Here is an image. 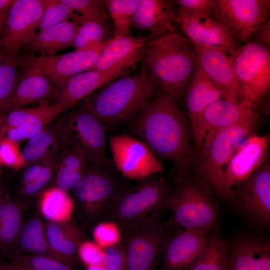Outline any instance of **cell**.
<instances>
[{
	"instance_id": "1",
	"label": "cell",
	"mask_w": 270,
	"mask_h": 270,
	"mask_svg": "<svg viewBox=\"0 0 270 270\" xmlns=\"http://www.w3.org/2000/svg\"><path fill=\"white\" fill-rule=\"evenodd\" d=\"M177 102L160 92L128 124L126 133L144 142L159 160L172 162L176 180L190 176L195 157L190 123Z\"/></svg>"
},
{
	"instance_id": "2",
	"label": "cell",
	"mask_w": 270,
	"mask_h": 270,
	"mask_svg": "<svg viewBox=\"0 0 270 270\" xmlns=\"http://www.w3.org/2000/svg\"><path fill=\"white\" fill-rule=\"evenodd\" d=\"M162 91L154 77L142 68L134 76L109 82L78 104L89 110L108 130L128 124Z\"/></svg>"
},
{
	"instance_id": "3",
	"label": "cell",
	"mask_w": 270,
	"mask_h": 270,
	"mask_svg": "<svg viewBox=\"0 0 270 270\" xmlns=\"http://www.w3.org/2000/svg\"><path fill=\"white\" fill-rule=\"evenodd\" d=\"M142 68L152 75L162 90L178 102L198 66L193 42L176 32L145 42Z\"/></svg>"
},
{
	"instance_id": "4",
	"label": "cell",
	"mask_w": 270,
	"mask_h": 270,
	"mask_svg": "<svg viewBox=\"0 0 270 270\" xmlns=\"http://www.w3.org/2000/svg\"><path fill=\"white\" fill-rule=\"evenodd\" d=\"M262 120L259 112L217 131L195 152L193 178L210 194L228 199L224 171L236 146L255 134Z\"/></svg>"
},
{
	"instance_id": "5",
	"label": "cell",
	"mask_w": 270,
	"mask_h": 270,
	"mask_svg": "<svg viewBox=\"0 0 270 270\" xmlns=\"http://www.w3.org/2000/svg\"><path fill=\"white\" fill-rule=\"evenodd\" d=\"M170 188L164 177L156 174L129 186L113 207L109 218L118 226L122 235L158 221L166 208Z\"/></svg>"
},
{
	"instance_id": "6",
	"label": "cell",
	"mask_w": 270,
	"mask_h": 270,
	"mask_svg": "<svg viewBox=\"0 0 270 270\" xmlns=\"http://www.w3.org/2000/svg\"><path fill=\"white\" fill-rule=\"evenodd\" d=\"M68 110L54 123L62 147L76 144L86 152L90 162L114 167L107 153V130L104 124L89 110L79 104Z\"/></svg>"
},
{
	"instance_id": "7",
	"label": "cell",
	"mask_w": 270,
	"mask_h": 270,
	"mask_svg": "<svg viewBox=\"0 0 270 270\" xmlns=\"http://www.w3.org/2000/svg\"><path fill=\"white\" fill-rule=\"evenodd\" d=\"M114 167L89 162L86 172L72 190L74 198L90 218H109L118 200L130 185Z\"/></svg>"
},
{
	"instance_id": "8",
	"label": "cell",
	"mask_w": 270,
	"mask_h": 270,
	"mask_svg": "<svg viewBox=\"0 0 270 270\" xmlns=\"http://www.w3.org/2000/svg\"><path fill=\"white\" fill-rule=\"evenodd\" d=\"M176 180V187L170 190L166 203L174 222L184 229L211 230L218 219L212 194L190 176Z\"/></svg>"
},
{
	"instance_id": "9",
	"label": "cell",
	"mask_w": 270,
	"mask_h": 270,
	"mask_svg": "<svg viewBox=\"0 0 270 270\" xmlns=\"http://www.w3.org/2000/svg\"><path fill=\"white\" fill-rule=\"evenodd\" d=\"M237 82V98L256 106L270 89V46L247 40L230 54Z\"/></svg>"
},
{
	"instance_id": "10",
	"label": "cell",
	"mask_w": 270,
	"mask_h": 270,
	"mask_svg": "<svg viewBox=\"0 0 270 270\" xmlns=\"http://www.w3.org/2000/svg\"><path fill=\"white\" fill-rule=\"evenodd\" d=\"M108 140L114 166L125 178L138 181L165 172L160 160L140 140L124 133Z\"/></svg>"
},
{
	"instance_id": "11",
	"label": "cell",
	"mask_w": 270,
	"mask_h": 270,
	"mask_svg": "<svg viewBox=\"0 0 270 270\" xmlns=\"http://www.w3.org/2000/svg\"><path fill=\"white\" fill-rule=\"evenodd\" d=\"M270 0H216L209 16L238 41L245 42L270 20Z\"/></svg>"
},
{
	"instance_id": "12",
	"label": "cell",
	"mask_w": 270,
	"mask_h": 270,
	"mask_svg": "<svg viewBox=\"0 0 270 270\" xmlns=\"http://www.w3.org/2000/svg\"><path fill=\"white\" fill-rule=\"evenodd\" d=\"M110 40L92 48L48 56L30 54L22 58L17 56L16 60L18 66H38L50 83L58 90L72 76L91 70Z\"/></svg>"
},
{
	"instance_id": "13",
	"label": "cell",
	"mask_w": 270,
	"mask_h": 270,
	"mask_svg": "<svg viewBox=\"0 0 270 270\" xmlns=\"http://www.w3.org/2000/svg\"><path fill=\"white\" fill-rule=\"evenodd\" d=\"M167 239L158 220L122 235L128 270H154Z\"/></svg>"
},
{
	"instance_id": "14",
	"label": "cell",
	"mask_w": 270,
	"mask_h": 270,
	"mask_svg": "<svg viewBox=\"0 0 270 270\" xmlns=\"http://www.w3.org/2000/svg\"><path fill=\"white\" fill-rule=\"evenodd\" d=\"M42 11V0H15L0 36V52L17 56L19 49L38 28Z\"/></svg>"
},
{
	"instance_id": "15",
	"label": "cell",
	"mask_w": 270,
	"mask_h": 270,
	"mask_svg": "<svg viewBox=\"0 0 270 270\" xmlns=\"http://www.w3.org/2000/svg\"><path fill=\"white\" fill-rule=\"evenodd\" d=\"M259 112L254 103L242 100H218L208 106L191 128L196 152L218 130L236 123Z\"/></svg>"
},
{
	"instance_id": "16",
	"label": "cell",
	"mask_w": 270,
	"mask_h": 270,
	"mask_svg": "<svg viewBox=\"0 0 270 270\" xmlns=\"http://www.w3.org/2000/svg\"><path fill=\"white\" fill-rule=\"evenodd\" d=\"M268 136L252 134L236 148L224 171V188L228 199L234 190L268 160Z\"/></svg>"
},
{
	"instance_id": "17",
	"label": "cell",
	"mask_w": 270,
	"mask_h": 270,
	"mask_svg": "<svg viewBox=\"0 0 270 270\" xmlns=\"http://www.w3.org/2000/svg\"><path fill=\"white\" fill-rule=\"evenodd\" d=\"M175 23L192 42L204 46L222 48L232 54L239 42L223 26L202 12L176 11Z\"/></svg>"
},
{
	"instance_id": "18",
	"label": "cell",
	"mask_w": 270,
	"mask_h": 270,
	"mask_svg": "<svg viewBox=\"0 0 270 270\" xmlns=\"http://www.w3.org/2000/svg\"><path fill=\"white\" fill-rule=\"evenodd\" d=\"M242 212L260 224L270 223V164L268 160L233 192ZM233 197V196H232Z\"/></svg>"
},
{
	"instance_id": "19",
	"label": "cell",
	"mask_w": 270,
	"mask_h": 270,
	"mask_svg": "<svg viewBox=\"0 0 270 270\" xmlns=\"http://www.w3.org/2000/svg\"><path fill=\"white\" fill-rule=\"evenodd\" d=\"M208 232L198 229H184L168 238L162 252L164 270H188L204 250Z\"/></svg>"
},
{
	"instance_id": "20",
	"label": "cell",
	"mask_w": 270,
	"mask_h": 270,
	"mask_svg": "<svg viewBox=\"0 0 270 270\" xmlns=\"http://www.w3.org/2000/svg\"><path fill=\"white\" fill-rule=\"evenodd\" d=\"M198 66L205 75L222 88L228 100L237 102V82L230 52L225 50L194 43Z\"/></svg>"
},
{
	"instance_id": "21",
	"label": "cell",
	"mask_w": 270,
	"mask_h": 270,
	"mask_svg": "<svg viewBox=\"0 0 270 270\" xmlns=\"http://www.w3.org/2000/svg\"><path fill=\"white\" fill-rule=\"evenodd\" d=\"M128 68L126 65L121 64L104 71L90 70L76 74L68 78L58 90L54 103L70 109L72 108Z\"/></svg>"
},
{
	"instance_id": "22",
	"label": "cell",
	"mask_w": 270,
	"mask_h": 270,
	"mask_svg": "<svg viewBox=\"0 0 270 270\" xmlns=\"http://www.w3.org/2000/svg\"><path fill=\"white\" fill-rule=\"evenodd\" d=\"M176 8L172 0H138L132 24L149 32L148 40L176 32Z\"/></svg>"
},
{
	"instance_id": "23",
	"label": "cell",
	"mask_w": 270,
	"mask_h": 270,
	"mask_svg": "<svg viewBox=\"0 0 270 270\" xmlns=\"http://www.w3.org/2000/svg\"><path fill=\"white\" fill-rule=\"evenodd\" d=\"M226 270H270L269 242L252 236L238 238L228 250Z\"/></svg>"
},
{
	"instance_id": "24",
	"label": "cell",
	"mask_w": 270,
	"mask_h": 270,
	"mask_svg": "<svg viewBox=\"0 0 270 270\" xmlns=\"http://www.w3.org/2000/svg\"><path fill=\"white\" fill-rule=\"evenodd\" d=\"M24 67L26 71L20 78L6 114L31 104L49 103L58 96V90L50 83L38 66Z\"/></svg>"
},
{
	"instance_id": "25",
	"label": "cell",
	"mask_w": 270,
	"mask_h": 270,
	"mask_svg": "<svg viewBox=\"0 0 270 270\" xmlns=\"http://www.w3.org/2000/svg\"><path fill=\"white\" fill-rule=\"evenodd\" d=\"M44 233L50 257L70 266L75 262L83 241L82 232L76 226L70 221H48L44 224Z\"/></svg>"
},
{
	"instance_id": "26",
	"label": "cell",
	"mask_w": 270,
	"mask_h": 270,
	"mask_svg": "<svg viewBox=\"0 0 270 270\" xmlns=\"http://www.w3.org/2000/svg\"><path fill=\"white\" fill-rule=\"evenodd\" d=\"M184 98L190 130L208 106L220 100H228L225 92L208 78L198 66L189 78Z\"/></svg>"
},
{
	"instance_id": "27",
	"label": "cell",
	"mask_w": 270,
	"mask_h": 270,
	"mask_svg": "<svg viewBox=\"0 0 270 270\" xmlns=\"http://www.w3.org/2000/svg\"><path fill=\"white\" fill-rule=\"evenodd\" d=\"M147 36H114L102 50L91 69L104 71L124 64L129 68L140 60Z\"/></svg>"
},
{
	"instance_id": "28",
	"label": "cell",
	"mask_w": 270,
	"mask_h": 270,
	"mask_svg": "<svg viewBox=\"0 0 270 270\" xmlns=\"http://www.w3.org/2000/svg\"><path fill=\"white\" fill-rule=\"evenodd\" d=\"M80 24L68 20L34 34L23 47L31 52L42 56L55 54L60 50L72 46Z\"/></svg>"
},
{
	"instance_id": "29",
	"label": "cell",
	"mask_w": 270,
	"mask_h": 270,
	"mask_svg": "<svg viewBox=\"0 0 270 270\" xmlns=\"http://www.w3.org/2000/svg\"><path fill=\"white\" fill-rule=\"evenodd\" d=\"M89 162L80 146L75 144L66 146L58 156L56 187L66 192L72 190L85 174Z\"/></svg>"
},
{
	"instance_id": "30",
	"label": "cell",
	"mask_w": 270,
	"mask_h": 270,
	"mask_svg": "<svg viewBox=\"0 0 270 270\" xmlns=\"http://www.w3.org/2000/svg\"><path fill=\"white\" fill-rule=\"evenodd\" d=\"M68 109L58 103L40 104L31 108L24 121L19 126L8 130L4 137L16 142L29 139Z\"/></svg>"
},
{
	"instance_id": "31",
	"label": "cell",
	"mask_w": 270,
	"mask_h": 270,
	"mask_svg": "<svg viewBox=\"0 0 270 270\" xmlns=\"http://www.w3.org/2000/svg\"><path fill=\"white\" fill-rule=\"evenodd\" d=\"M52 122L28 139L22 152L24 166L60 154L59 136Z\"/></svg>"
},
{
	"instance_id": "32",
	"label": "cell",
	"mask_w": 270,
	"mask_h": 270,
	"mask_svg": "<svg viewBox=\"0 0 270 270\" xmlns=\"http://www.w3.org/2000/svg\"><path fill=\"white\" fill-rule=\"evenodd\" d=\"M20 204L10 196L0 202V254L14 246L22 228Z\"/></svg>"
},
{
	"instance_id": "33",
	"label": "cell",
	"mask_w": 270,
	"mask_h": 270,
	"mask_svg": "<svg viewBox=\"0 0 270 270\" xmlns=\"http://www.w3.org/2000/svg\"><path fill=\"white\" fill-rule=\"evenodd\" d=\"M10 250L49 256L44 224L38 218H30L22 226L14 246Z\"/></svg>"
},
{
	"instance_id": "34",
	"label": "cell",
	"mask_w": 270,
	"mask_h": 270,
	"mask_svg": "<svg viewBox=\"0 0 270 270\" xmlns=\"http://www.w3.org/2000/svg\"><path fill=\"white\" fill-rule=\"evenodd\" d=\"M229 248L226 241L214 230L206 246L188 270H226Z\"/></svg>"
},
{
	"instance_id": "35",
	"label": "cell",
	"mask_w": 270,
	"mask_h": 270,
	"mask_svg": "<svg viewBox=\"0 0 270 270\" xmlns=\"http://www.w3.org/2000/svg\"><path fill=\"white\" fill-rule=\"evenodd\" d=\"M74 204L67 194L54 186L44 191L40 198V208L43 216L50 222H69Z\"/></svg>"
},
{
	"instance_id": "36",
	"label": "cell",
	"mask_w": 270,
	"mask_h": 270,
	"mask_svg": "<svg viewBox=\"0 0 270 270\" xmlns=\"http://www.w3.org/2000/svg\"><path fill=\"white\" fill-rule=\"evenodd\" d=\"M102 2L113 22L114 36H130V27L138 0H102Z\"/></svg>"
},
{
	"instance_id": "37",
	"label": "cell",
	"mask_w": 270,
	"mask_h": 270,
	"mask_svg": "<svg viewBox=\"0 0 270 270\" xmlns=\"http://www.w3.org/2000/svg\"><path fill=\"white\" fill-rule=\"evenodd\" d=\"M20 270H72L70 265L52 258L7 250L0 254Z\"/></svg>"
},
{
	"instance_id": "38",
	"label": "cell",
	"mask_w": 270,
	"mask_h": 270,
	"mask_svg": "<svg viewBox=\"0 0 270 270\" xmlns=\"http://www.w3.org/2000/svg\"><path fill=\"white\" fill-rule=\"evenodd\" d=\"M114 37L107 25L93 21H84L80 24L72 45L75 50L96 48Z\"/></svg>"
},
{
	"instance_id": "39",
	"label": "cell",
	"mask_w": 270,
	"mask_h": 270,
	"mask_svg": "<svg viewBox=\"0 0 270 270\" xmlns=\"http://www.w3.org/2000/svg\"><path fill=\"white\" fill-rule=\"evenodd\" d=\"M16 57L6 56L0 70V116L6 113L21 78Z\"/></svg>"
},
{
	"instance_id": "40",
	"label": "cell",
	"mask_w": 270,
	"mask_h": 270,
	"mask_svg": "<svg viewBox=\"0 0 270 270\" xmlns=\"http://www.w3.org/2000/svg\"><path fill=\"white\" fill-rule=\"evenodd\" d=\"M78 15L76 22L93 21L107 25L110 16L103 4L102 0H62Z\"/></svg>"
},
{
	"instance_id": "41",
	"label": "cell",
	"mask_w": 270,
	"mask_h": 270,
	"mask_svg": "<svg viewBox=\"0 0 270 270\" xmlns=\"http://www.w3.org/2000/svg\"><path fill=\"white\" fill-rule=\"evenodd\" d=\"M43 11L38 28L46 29L68 20H74L77 16L62 0H42Z\"/></svg>"
},
{
	"instance_id": "42",
	"label": "cell",
	"mask_w": 270,
	"mask_h": 270,
	"mask_svg": "<svg viewBox=\"0 0 270 270\" xmlns=\"http://www.w3.org/2000/svg\"><path fill=\"white\" fill-rule=\"evenodd\" d=\"M58 156H51L43 160L42 167L37 177L31 182L24 185L22 191L25 195H34L48 184L56 170Z\"/></svg>"
},
{
	"instance_id": "43",
	"label": "cell",
	"mask_w": 270,
	"mask_h": 270,
	"mask_svg": "<svg viewBox=\"0 0 270 270\" xmlns=\"http://www.w3.org/2000/svg\"><path fill=\"white\" fill-rule=\"evenodd\" d=\"M95 242L103 248L117 244L122 240V234L118 225L112 221H102L94 228Z\"/></svg>"
},
{
	"instance_id": "44",
	"label": "cell",
	"mask_w": 270,
	"mask_h": 270,
	"mask_svg": "<svg viewBox=\"0 0 270 270\" xmlns=\"http://www.w3.org/2000/svg\"><path fill=\"white\" fill-rule=\"evenodd\" d=\"M0 163L16 170L24 166V162L18 142L5 137L0 139Z\"/></svg>"
},
{
	"instance_id": "45",
	"label": "cell",
	"mask_w": 270,
	"mask_h": 270,
	"mask_svg": "<svg viewBox=\"0 0 270 270\" xmlns=\"http://www.w3.org/2000/svg\"><path fill=\"white\" fill-rule=\"evenodd\" d=\"M102 264L107 270H128L122 240L104 248Z\"/></svg>"
},
{
	"instance_id": "46",
	"label": "cell",
	"mask_w": 270,
	"mask_h": 270,
	"mask_svg": "<svg viewBox=\"0 0 270 270\" xmlns=\"http://www.w3.org/2000/svg\"><path fill=\"white\" fill-rule=\"evenodd\" d=\"M104 250L95 242L82 241L78 249V256L87 266L102 264Z\"/></svg>"
},
{
	"instance_id": "47",
	"label": "cell",
	"mask_w": 270,
	"mask_h": 270,
	"mask_svg": "<svg viewBox=\"0 0 270 270\" xmlns=\"http://www.w3.org/2000/svg\"><path fill=\"white\" fill-rule=\"evenodd\" d=\"M216 0H172L176 11L183 12H202L210 14Z\"/></svg>"
},
{
	"instance_id": "48",
	"label": "cell",
	"mask_w": 270,
	"mask_h": 270,
	"mask_svg": "<svg viewBox=\"0 0 270 270\" xmlns=\"http://www.w3.org/2000/svg\"><path fill=\"white\" fill-rule=\"evenodd\" d=\"M248 40L258 44L270 46V20L255 30L250 35Z\"/></svg>"
},
{
	"instance_id": "49",
	"label": "cell",
	"mask_w": 270,
	"mask_h": 270,
	"mask_svg": "<svg viewBox=\"0 0 270 270\" xmlns=\"http://www.w3.org/2000/svg\"><path fill=\"white\" fill-rule=\"evenodd\" d=\"M43 160L26 166L22 176V182L24 185L32 182L38 174L42 167Z\"/></svg>"
},
{
	"instance_id": "50",
	"label": "cell",
	"mask_w": 270,
	"mask_h": 270,
	"mask_svg": "<svg viewBox=\"0 0 270 270\" xmlns=\"http://www.w3.org/2000/svg\"><path fill=\"white\" fill-rule=\"evenodd\" d=\"M15 0H0V15L8 12Z\"/></svg>"
},
{
	"instance_id": "51",
	"label": "cell",
	"mask_w": 270,
	"mask_h": 270,
	"mask_svg": "<svg viewBox=\"0 0 270 270\" xmlns=\"http://www.w3.org/2000/svg\"><path fill=\"white\" fill-rule=\"evenodd\" d=\"M0 270H20L10 262L0 260Z\"/></svg>"
},
{
	"instance_id": "52",
	"label": "cell",
	"mask_w": 270,
	"mask_h": 270,
	"mask_svg": "<svg viewBox=\"0 0 270 270\" xmlns=\"http://www.w3.org/2000/svg\"><path fill=\"white\" fill-rule=\"evenodd\" d=\"M87 270H107L104 266L102 264L97 266H88Z\"/></svg>"
},
{
	"instance_id": "53",
	"label": "cell",
	"mask_w": 270,
	"mask_h": 270,
	"mask_svg": "<svg viewBox=\"0 0 270 270\" xmlns=\"http://www.w3.org/2000/svg\"><path fill=\"white\" fill-rule=\"evenodd\" d=\"M8 14V12L4 14L0 15V36L2 34L3 28L4 26V24L5 20H6Z\"/></svg>"
},
{
	"instance_id": "54",
	"label": "cell",
	"mask_w": 270,
	"mask_h": 270,
	"mask_svg": "<svg viewBox=\"0 0 270 270\" xmlns=\"http://www.w3.org/2000/svg\"><path fill=\"white\" fill-rule=\"evenodd\" d=\"M5 56L6 55L4 53L0 52V70L3 64Z\"/></svg>"
},
{
	"instance_id": "55",
	"label": "cell",
	"mask_w": 270,
	"mask_h": 270,
	"mask_svg": "<svg viewBox=\"0 0 270 270\" xmlns=\"http://www.w3.org/2000/svg\"><path fill=\"white\" fill-rule=\"evenodd\" d=\"M3 196H2V190H1L0 188V202H1V200H2V198Z\"/></svg>"
},
{
	"instance_id": "56",
	"label": "cell",
	"mask_w": 270,
	"mask_h": 270,
	"mask_svg": "<svg viewBox=\"0 0 270 270\" xmlns=\"http://www.w3.org/2000/svg\"></svg>"
}]
</instances>
